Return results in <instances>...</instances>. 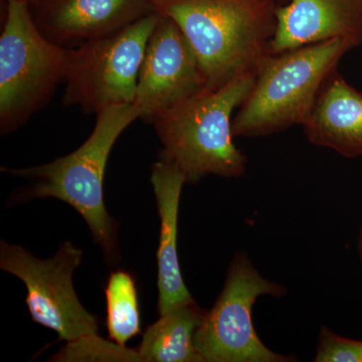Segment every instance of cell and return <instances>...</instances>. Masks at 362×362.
I'll list each match as a JSON object with an SVG mask.
<instances>
[{
  "label": "cell",
  "mask_w": 362,
  "mask_h": 362,
  "mask_svg": "<svg viewBox=\"0 0 362 362\" xmlns=\"http://www.w3.org/2000/svg\"><path fill=\"white\" fill-rule=\"evenodd\" d=\"M206 310L197 302L162 314L147 327L137 351L146 362H202L194 337Z\"/></svg>",
  "instance_id": "14"
},
{
  "label": "cell",
  "mask_w": 362,
  "mask_h": 362,
  "mask_svg": "<svg viewBox=\"0 0 362 362\" xmlns=\"http://www.w3.org/2000/svg\"><path fill=\"white\" fill-rule=\"evenodd\" d=\"M308 141L345 158L362 157V93L338 73L328 81L303 126Z\"/></svg>",
  "instance_id": "13"
},
{
  "label": "cell",
  "mask_w": 362,
  "mask_h": 362,
  "mask_svg": "<svg viewBox=\"0 0 362 362\" xmlns=\"http://www.w3.org/2000/svg\"><path fill=\"white\" fill-rule=\"evenodd\" d=\"M351 49L345 40H330L267 56L233 117L235 137H262L303 126L340 59Z\"/></svg>",
  "instance_id": "3"
},
{
  "label": "cell",
  "mask_w": 362,
  "mask_h": 362,
  "mask_svg": "<svg viewBox=\"0 0 362 362\" xmlns=\"http://www.w3.org/2000/svg\"><path fill=\"white\" fill-rule=\"evenodd\" d=\"M256 73L206 89L152 123L162 144L160 159L173 164L194 185L207 175L238 178L247 158L233 142V114L244 103Z\"/></svg>",
  "instance_id": "2"
},
{
  "label": "cell",
  "mask_w": 362,
  "mask_h": 362,
  "mask_svg": "<svg viewBox=\"0 0 362 362\" xmlns=\"http://www.w3.org/2000/svg\"><path fill=\"white\" fill-rule=\"evenodd\" d=\"M54 361H142L137 349H126L125 345L113 344L102 339L99 335L68 342L65 349L58 352Z\"/></svg>",
  "instance_id": "16"
},
{
  "label": "cell",
  "mask_w": 362,
  "mask_h": 362,
  "mask_svg": "<svg viewBox=\"0 0 362 362\" xmlns=\"http://www.w3.org/2000/svg\"><path fill=\"white\" fill-rule=\"evenodd\" d=\"M287 292L285 286L264 277L247 252H237L220 296L195 332L202 362L296 361L295 356L267 347L252 323V308L259 297L280 298Z\"/></svg>",
  "instance_id": "7"
},
{
  "label": "cell",
  "mask_w": 362,
  "mask_h": 362,
  "mask_svg": "<svg viewBox=\"0 0 362 362\" xmlns=\"http://www.w3.org/2000/svg\"><path fill=\"white\" fill-rule=\"evenodd\" d=\"M69 47L40 33L30 4L7 2L0 35V132L7 135L44 109L65 83Z\"/></svg>",
  "instance_id": "5"
},
{
  "label": "cell",
  "mask_w": 362,
  "mask_h": 362,
  "mask_svg": "<svg viewBox=\"0 0 362 362\" xmlns=\"http://www.w3.org/2000/svg\"><path fill=\"white\" fill-rule=\"evenodd\" d=\"M159 18L153 11L119 32L69 49L64 105L97 115L134 103L145 49Z\"/></svg>",
  "instance_id": "6"
},
{
  "label": "cell",
  "mask_w": 362,
  "mask_h": 362,
  "mask_svg": "<svg viewBox=\"0 0 362 362\" xmlns=\"http://www.w3.org/2000/svg\"><path fill=\"white\" fill-rule=\"evenodd\" d=\"M171 18L199 59L207 89L256 73L271 54L277 25L275 0H151Z\"/></svg>",
  "instance_id": "1"
},
{
  "label": "cell",
  "mask_w": 362,
  "mask_h": 362,
  "mask_svg": "<svg viewBox=\"0 0 362 362\" xmlns=\"http://www.w3.org/2000/svg\"><path fill=\"white\" fill-rule=\"evenodd\" d=\"M151 183L160 218V238L157 252L159 315L194 301L188 291L180 266L177 252L178 211L185 176L173 164L156 162Z\"/></svg>",
  "instance_id": "12"
},
{
  "label": "cell",
  "mask_w": 362,
  "mask_h": 362,
  "mask_svg": "<svg viewBox=\"0 0 362 362\" xmlns=\"http://www.w3.org/2000/svg\"><path fill=\"white\" fill-rule=\"evenodd\" d=\"M275 1H276V2H278V4H279V2H283V1H285V4H286V2H287V1H288V0H275Z\"/></svg>",
  "instance_id": "20"
},
{
  "label": "cell",
  "mask_w": 362,
  "mask_h": 362,
  "mask_svg": "<svg viewBox=\"0 0 362 362\" xmlns=\"http://www.w3.org/2000/svg\"><path fill=\"white\" fill-rule=\"evenodd\" d=\"M83 251L65 242L51 259H40L16 245L0 244V268L25 285L26 305L33 320L54 330L66 342L98 335L97 317L83 306L73 285V274Z\"/></svg>",
  "instance_id": "8"
},
{
  "label": "cell",
  "mask_w": 362,
  "mask_h": 362,
  "mask_svg": "<svg viewBox=\"0 0 362 362\" xmlns=\"http://www.w3.org/2000/svg\"><path fill=\"white\" fill-rule=\"evenodd\" d=\"M206 89V76L192 45L175 21L160 14L138 76L133 104L140 119L153 123Z\"/></svg>",
  "instance_id": "9"
},
{
  "label": "cell",
  "mask_w": 362,
  "mask_h": 362,
  "mask_svg": "<svg viewBox=\"0 0 362 362\" xmlns=\"http://www.w3.org/2000/svg\"><path fill=\"white\" fill-rule=\"evenodd\" d=\"M107 329L114 342L125 345L140 333L139 304L134 278L128 272H113L105 288Z\"/></svg>",
  "instance_id": "15"
},
{
  "label": "cell",
  "mask_w": 362,
  "mask_h": 362,
  "mask_svg": "<svg viewBox=\"0 0 362 362\" xmlns=\"http://www.w3.org/2000/svg\"><path fill=\"white\" fill-rule=\"evenodd\" d=\"M87 140L69 156L28 168H2L18 177L35 181L28 199H58L73 206L86 223L107 258L116 255V223L104 202V175L114 145L140 119L135 104L108 107L98 113Z\"/></svg>",
  "instance_id": "4"
},
{
  "label": "cell",
  "mask_w": 362,
  "mask_h": 362,
  "mask_svg": "<svg viewBox=\"0 0 362 362\" xmlns=\"http://www.w3.org/2000/svg\"><path fill=\"white\" fill-rule=\"evenodd\" d=\"M356 250L357 255H358L359 261H361L362 267V225L358 230V235H357L356 239Z\"/></svg>",
  "instance_id": "18"
},
{
  "label": "cell",
  "mask_w": 362,
  "mask_h": 362,
  "mask_svg": "<svg viewBox=\"0 0 362 362\" xmlns=\"http://www.w3.org/2000/svg\"><path fill=\"white\" fill-rule=\"evenodd\" d=\"M40 33L61 47H78L119 32L153 13L151 0H33Z\"/></svg>",
  "instance_id": "10"
},
{
  "label": "cell",
  "mask_w": 362,
  "mask_h": 362,
  "mask_svg": "<svg viewBox=\"0 0 362 362\" xmlns=\"http://www.w3.org/2000/svg\"><path fill=\"white\" fill-rule=\"evenodd\" d=\"M6 4H7V2L11 1V0H6ZM23 1L28 2V4H30L33 1V0H23Z\"/></svg>",
  "instance_id": "19"
},
{
  "label": "cell",
  "mask_w": 362,
  "mask_h": 362,
  "mask_svg": "<svg viewBox=\"0 0 362 362\" xmlns=\"http://www.w3.org/2000/svg\"><path fill=\"white\" fill-rule=\"evenodd\" d=\"M313 361L362 362V340L341 337L322 326Z\"/></svg>",
  "instance_id": "17"
},
{
  "label": "cell",
  "mask_w": 362,
  "mask_h": 362,
  "mask_svg": "<svg viewBox=\"0 0 362 362\" xmlns=\"http://www.w3.org/2000/svg\"><path fill=\"white\" fill-rule=\"evenodd\" d=\"M342 40L362 45V0H288L279 6L271 54Z\"/></svg>",
  "instance_id": "11"
}]
</instances>
